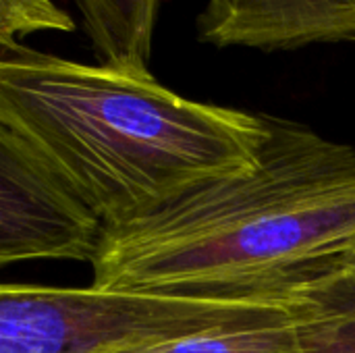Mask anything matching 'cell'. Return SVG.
<instances>
[{"instance_id": "cell-1", "label": "cell", "mask_w": 355, "mask_h": 353, "mask_svg": "<svg viewBox=\"0 0 355 353\" xmlns=\"http://www.w3.org/2000/svg\"><path fill=\"white\" fill-rule=\"evenodd\" d=\"M254 169L206 181L106 231L94 287L293 304L341 275L355 246V150L266 114Z\"/></svg>"}, {"instance_id": "cell-2", "label": "cell", "mask_w": 355, "mask_h": 353, "mask_svg": "<svg viewBox=\"0 0 355 353\" xmlns=\"http://www.w3.org/2000/svg\"><path fill=\"white\" fill-rule=\"evenodd\" d=\"M0 129L27 144L108 229L258 164L266 114L175 94L129 75L0 46Z\"/></svg>"}, {"instance_id": "cell-3", "label": "cell", "mask_w": 355, "mask_h": 353, "mask_svg": "<svg viewBox=\"0 0 355 353\" xmlns=\"http://www.w3.org/2000/svg\"><path fill=\"white\" fill-rule=\"evenodd\" d=\"M291 320L293 304L2 285L0 353H131Z\"/></svg>"}, {"instance_id": "cell-4", "label": "cell", "mask_w": 355, "mask_h": 353, "mask_svg": "<svg viewBox=\"0 0 355 353\" xmlns=\"http://www.w3.org/2000/svg\"><path fill=\"white\" fill-rule=\"evenodd\" d=\"M108 227L27 144L0 129V264L87 260Z\"/></svg>"}, {"instance_id": "cell-5", "label": "cell", "mask_w": 355, "mask_h": 353, "mask_svg": "<svg viewBox=\"0 0 355 353\" xmlns=\"http://www.w3.org/2000/svg\"><path fill=\"white\" fill-rule=\"evenodd\" d=\"M198 40L264 52L355 42V0H208Z\"/></svg>"}, {"instance_id": "cell-6", "label": "cell", "mask_w": 355, "mask_h": 353, "mask_svg": "<svg viewBox=\"0 0 355 353\" xmlns=\"http://www.w3.org/2000/svg\"><path fill=\"white\" fill-rule=\"evenodd\" d=\"M98 64L152 75L154 31L164 0H75Z\"/></svg>"}, {"instance_id": "cell-7", "label": "cell", "mask_w": 355, "mask_h": 353, "mask_svg": "<svg viewBox=\"0 0 355 353\" xmlns=\"http://www.w3.org/2000/svg\"><path fill=\"white\" fill-rule=\"evenodd\" d=\"M306 353H355V283L343 273L293 302Z\"/></svg>"}, {"instance_id": "cell-8", "label": "cell", "mask_w": 355, "mask_h": 353, "mask_svg": "<svg viewBox=\"0 0 355 353\" xmlns=\"http://www.w3.org/2000/svg\"><path fill=\"white\" fill-rule=\"evenodd\" d=\"M131 353H306L295 320L275 327L245 329L181 339Z\"/></svg>"}, {"instance_id": "cell-9", "label": "cell", "mask_w": 355, "mask_h": 353, "mask_svg": "<svg viewBox=\"0 0 355 353\" xmlns=\"http://www.w3.org/2000/svg\"><path fill=\"white\" fill-rule=\"evenodd\" d=\"M75 21L52 0H0V46L19 44L37 31H75Z\"/></svg>"}, {"instance_id": "cell-10", "label": "cell", "mask_w": 355, "mask_h": 353, "mask_svg": "<svg viewBox=\"0 0 355 353\" xmlns=\"http://www.w3.org/2000/svg\"><path fill=\"white\" fill-rule=\"evenodd\" d=\"M343 275H345L349 281H354L355 283V246L352 248V252L347 254V258H345V264H343Z\"/></svg>"}]
</instances>
